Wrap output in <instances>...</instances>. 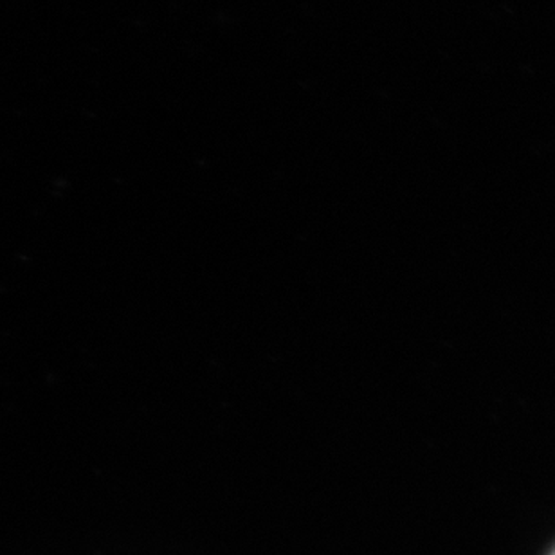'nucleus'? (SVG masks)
Listing matches in <instances>:
<instances>
[{"mask_svg": "<svg viewBox=\"0 0 555 555\" xmlns=\"http://www.w3.org/2000/svg\"><path fill=\"white\" fill-rule=\"evenodd\" d=\"M555 555V554H554Z\"/></svg>", "mask_w": 555, "mask_h": 555, "instance_id": "f257e3e1", "label": "nucleus"}]
</instances>
